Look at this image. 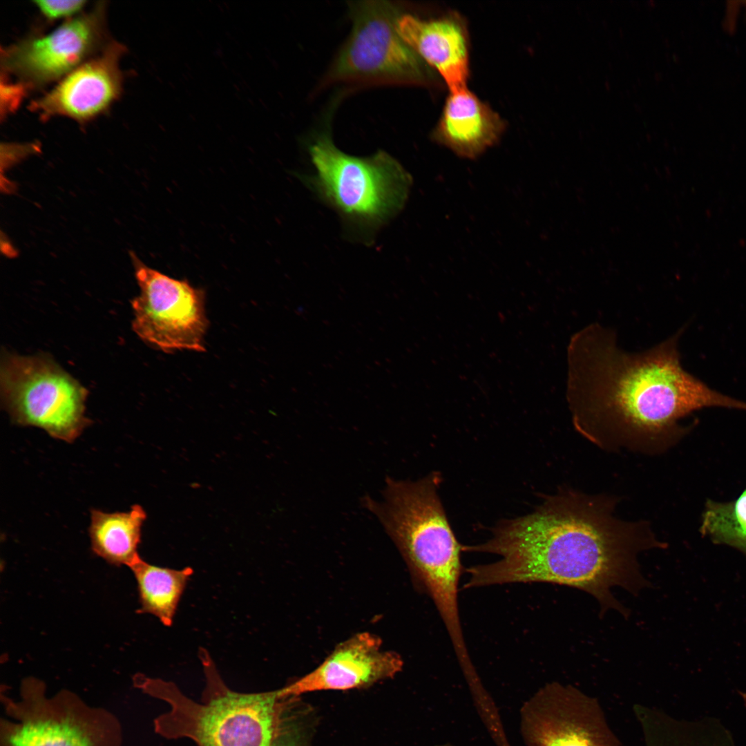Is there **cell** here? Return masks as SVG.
<instances>
[{
    "label": "cell",
    "instance_id": "21",
    "mask_svg": "<svg viewBox=\"0 0 746 746\" xmlns=\"http://www.w3.org/2000/svg\"><path fill=\"white\" fill-rule=\"evenodd\" d=\"M40 12L49 20L71 17L79 12L87 3L82 0H42L34 1Z\"/></svg>",
    "mask_w": 746,
    "mask_h": 746
},
{
    "label": "cell",
    "instance_id": "22",
    "mask_svg": "<svg viewBox=\"0 0 746 746\" xmlns=\"http://www.w3.org/2000/svg\"><path fill=\"white\" fill-rule=\"evenodd\" d=\"M1 116L15 111L21 102L28 89L20 82L12 83L8 78L1 76Z\"/></svg>",
    "mask_w": 746,
    "mask_h": 746
},
{
    "label": "cell",
    "instance_id": "13",
    "mask_svg": "<svg viewBox=\"0 0 746 746\" xmlns=\"http://www.w3.org/2000/svg\"><path fill=\"white\" fill-rule=\"evenodd\" d=\"M403 665L399 654L382 648L379 637L363 632L339 644L318 667L283 688L294 698L313 691L363 688L393 678Z\"/></svg>",
    "mask_w": 746,
    "mask_h": 746
},
{
    "label": "cell",
    "instance_id": "2",
    "mask_svg": "<svg viewBox=\"0 0 746 746\" xmlns=\"http://www.w3.org/2000/svg\"><path fill=\"white\" fill-rule=\"evenodd\" d=\"M669 338L641 352L620 348L597 323L575 332L567 347L566 397L575 426L589 437L652 442L678 432V421L708 407L746 410L683 369Z\"/></svg>",
    "mask_w": 746,
    "mask_h": 746
},
{
    "label": "cell",
    "instance_id": "4",
    "mask_svg": "<svg viewBox=\"0 0 746 746\" xmlns=\"http://www.w3.org/2000/svg\"><path fill=\"white\" fill-rule=\"evenodd\" d=\"M440 482L437 472L415 481L388 477L384 500L365 497L364 501L396 544L420 586L435 597L455 591L463 570V546L439 499Z\"/></svg>",
    "mask_w": 746,
    "mask_h": 746
},
{
    "label": "cell",
    "instance_id": "5",
    "mask_svg": "<svg viewBox=\"0 0 746 746\" xmlns=\"http://www.w3.org/2000/svg\"><path fill=\"white\" fill-rule=\"evenodd\" d=\"M309 153L316 173L305 182L350 229L369 234L402 210L412 177L388 153L352 156L326 134L310 144Z\"/></svg>",
    "mask_w": 746,
    "mask_h": 746
},
{
    "label": "cell",
    "instance_id": "14",
    "mask_svg": "<svg viewBox=\"0 0 746 746\" xmlns=\"http://www.w3.org/2000/svg\"><path fill=\"white\" fill-rule=\"evenodd\" d=\"M396 28L404 42L441 75L450 91L466 87L468 38L459 17L423 20L405 14L398 17Z\"/></svg>",
    "mask_w": 746,
    "mask_h": 746
},
{
    "label": "cell",
    "instance_id": "16",
    "mask_svg": "<svg viewBox=\"0 0 746 746\" xmlns=\"http://www.w3.org/2000/svg\"><path fill=\"white\" fill-rule=\"evenodd\" d=\"M644 746H734L728 730L718 720H686L643 704L633 707Z\"/></svg>",
    "mask_w": 746,
    "mask_h": 746
},
{
    "label": "cell",
    "instance_id": "18",
    "mask_svg": "<svg viewBox=\"0 0 746 746\" xmlns=\"http://www.w3.org/2000/svg\"><path fill=\"white\" fill-rule=\"evenodd\" d=\"M136 580L140 607L137 612L156 617L171 627L187 582L191 567L174 569L151 564L142 558L130 568Z\"/></svg>",
    "mask_w": 746,
    "mask_h": 746
},
{
    "label": "cell",
    "instance_id": "6",
    "mask_svg": "<svg viewBox=\"0 0 746 746\" xmlns=\"http://www.w3.org/2000/svg\"><path fill=\"white\" fill-rule=\"evenodd\" d=\"M5 717L0 720V746H122L123 730L108 710L93 707L63 689L48 696L35 677L24 678L19 696L1 691Z\"/></svg>",
    "mask_w": 746,
    "mask_h": 746
},
{
    "label": "cell",
    "instance_id": "11",
    "mask_svg": "<svg viewBox=\"0 0 746 746\" xmlns=\"http://www.w3.org/2000/svg\"><path fill=\"white\" fill-rule=\"evenodd\" d=\"M399 16L386 1L354 3L352 30L334 66V77L391 80L418 77L413 50L396 28Z\"/></svg>",
    "mask_w": 746,
    "mask_h": 746
},
{
    "label": "cell",
    "instance_id": "7",
    "mask_svg": "<svg viewBox=\"0 0 746 746\" xmlns=\"http://www.w3.org/2000/svg\"><path fill=\"white\" fill-rule=\"evenodd\" d=\"M0 381L2 406L18 425L37 427L72 443L90 423L87 390L48 354L5 352Z\"/></svg>",
    "mask_w": 746,
    "mask_h": 746
},
{
    "label": "cell",
    "instance_id": "20",
    "mask_svg": "<svg viewBox=\"0 0 746 746\" xmlns=\"http://www.w3.org/2000/svg\"><path fill=\"white\" fill-rule=\"evenodd\" d=\"M294 703L292 702L287 709L272 746H305L294 711Z\"/></svg>",
    "mask_w": 746,
    "mask_h": 746
},
{
    "label": "cell",
    "instance_id": "8",
    "mask_svg": "<svg viewBox=\"0 0 746 746\" xmlns=\"http://www.w3.org/2000/svg\"><path fill=\"white\" fill-rule=\"evenodd\" d=\"M131 258L140 288L139 296L131 300L135 334L164 352H204L209 323L204 290L148 267L134 253Z\"/></svg>",
    "mask_w": 746,
    "mask_h": 746
},
{
    "label": "cell",
    "instance_id": "24",
    "mask_svg": "<svg viewBox=\"0 0 746 746\" xmlns=\"http://www.w3.org/2000/svg\"><path fill=\"white\" fill-rule=\"evenodd\" d=\"M745 707H746V700H745Z\"/></svg>",
    "mask_w": 746,
    "mask_h": 746
},
{
    "label": "cell",
    "instance_id": "15",
    "mask_svg": "<svg viewBox=\"0 0 746 746\" xmlns=\"http://www.w3.org/2000/svg\"><path fill=\"white\" fill-rule=\"evenodd\" d=\"M504 129L499 115L464 87L451 90L432 138L459 157L475 159L497 142Z\"/></svg>",
    "mask_w": 746,
    "mask_h": 746
},
{
    "label": "cell",
    "instance_id": "10",
    "mask_svg": "<svg viewBox=\"0 0 746 746\" xmlns=\"http://www.w3.org/2000/svg\"><path fill=\"white\" fill-rule=\"evenodd\" d=\"M105 12V3L99 2L48 34L1 49L2 74L16 77L28 88L63 78L108 43Z\"/></svg>",
    "mask_w": 746,
    "mask_h": 746
},
{
    "label": "cell",
    "instance_id": "19",
    "mask_svg": "<svg viewBox=\"0 0 746 746\" xmlns=\"http://www.w3.org/2000/svg\"><path fill=\"white\" fill-rule=\"evenodd\" d=\"M700 530L714 543L734 547L746 556V489L732 501L709 499Z\"/></svg>",
    "mask_w": 746,
    "mask_h": 746
},
{
    "label": "cell",
    "instance_id": "12",
    "mask_svg": "<svg viewBox=\"0 0 746 746\" xmlns=\"http://www.w3.org/2000/svg\"><path fill=\"white\" fill-rule=\"evenodd\" d=\"M125 51L122 44L108 41L94 57L75 68L48 93L33 101L31 110L43 119L65 116L83 123L98 116L122 93L119 60Z\"/></svg>",
    "mask_w": 746,
    "mask_h": 746
},
{
    "label": "cell",
    "instance_id": "9",
    "mask_svg": "<svg viewBox=\"0 0 746 746\" xmlns=\"http://www.w3.org/2000/svg\"><path fill=\"white\" fill-rule=\"evenodd\" d=\"M526 746H622L594 697L571 685L546 684L519 710Z\"/></svg>",
    "mask_w": 746,
    "mask_h": 746
},
{
    "label": "cell",
    "instance_id": "17",
    "mask_svg": "<svg viewBox=\"0 0 746 746\" xmlns=\"http://www.w3.org/2000/svg\"><path fill=\"white\" fill-rule=\"evenodd\" d=\"M146 517L139 505L122 512L92 509L88 534L93 553L111 564L131 568L141 559L138 546Z\"/></svg>",
    "mask_w": 746,
    "mask_h": 746
},
{
    "label": "cell",
    "instance_id": "1",
    "mask_svg": "<svg viewBox=\"0 0 746 746\" xmlns=\"http://www.w3.org/2000/svg\"><path fill=\"white\" fill-rule=\"evenodd\" d=\"M657 542L620 524L595 501L577 496L548 499L535 512L502 522L486 542L463 551L497 555L495 562L466 569L465 589L546 582L584 591L601 611L625 608L612 589L636 593L647 586L637 555Z\"/></svg>",
    "mask_w": 746,
    "mask_h": 746
},
{
    "label": "cell",
    "instance_id": "23",
    "mask_svg": "<svg viewBox=\"0 0 746 746\" xmlns=\"http://www.w3.org/2000/svg\"><path fill=\"white\" fill-rule=\"evenodd\" d=\"M434 746H459V745H454V744L450 743H444L437 744V745H436Z\"/></svg>",
    "mask_w": 746,
    "mask_h": 746
},
{
    "label": "cell",
    "instance_id": "3",
    "mask_svg": "<svg viewBox=\"0 0 746 746\" xmlns=\"http://www.w3.org/2000/svg\"><path fill=\"white\" fill-rule=\"evenodd\" d=\"M205 685L199 702L173 682L144 674L133 676L134 687L167 703L154 719L155 731L166 739L189 738L197 746H272L284 715L296 699L283 687L258 693L230 689L209 653L199 649Z\"/></svg>",
    "mask_w": 746,
    "mask_h": 746
}]
</instances>
